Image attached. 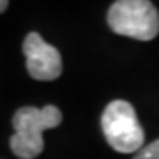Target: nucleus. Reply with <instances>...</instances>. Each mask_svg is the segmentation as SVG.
<instances>
[{
    "label": "nucleus",
    "instance_id": "nucleus-1",
    "mask_svg": "<svg viewBox=\"0 0 159 159\" xmlns=\"http://www.w3.org/2000/svg\"><path fill=\"white\" fill-rule=\"evenodd\" d=\"M62 122V111L48 104L44 108L23 106L12 117L14 134L11 136V150L21 159H35L44 148L43 133Z\"/></svg>",
    "mask_w": 159,
    "mask_h": 159
},
{
    "label": "nucleus",
    "instance_id": "nucleus-2",
    "mask_svg": "<svg viewBox=\"0 0 159 159\" xmlns=\"http://www.w3.org/2000/svg\"><path fill=\"white\" fill-rule=\"evenodd\" d=\"M101 127L108 145L117 152L131 154L143 148V127L131 102L122 99L111 101L102 111Z\"/></svg>",
    "mask_w": 159,
    "mask_h": 159
},
{
    "label": "nucleus",
    "instance_id": "nucleus-3",
    "mask_svg": "<svg viewBox=\"0 0 159 159\" xmlns=\"http://www.w3.org/2000/svg\"><path fill=\"white\" fill-rule=\"evenodd\" d=\"M108 25L119 35L150 41L159 34V12L148 0H119L110 7Z\"/></svg>",
    "mask_w": 159,
    "mask_h": 159
},
{
    "label": "nucleus",
    "instance_id": "nucleus-4",
    "mask_svg": "<svg viewBox=\"0 0 159 159\" xmlns=\"http://www.w3.org/2000/svg\"><path fill=\"white\" fill-rule=\"evenodd\" d=\"M27 71L34 80L51 81L62 74V57L55 46L48 44L37 32H30L23 41Z\"/></svg>",
    "mask_w": 159,
    "mask_h": 159
},
{
    "label": "nucleus",
    "instance_id": "nucleus-5",
    "mask_svg": "<svg viewBox=\"0 0 159 159\" xmlns=\"http://www.w3.org/2000/svg\"><path fill=\"white\" fill-rule=\"evenodd\" d=\"M134 159H159V140L140 148L134 156Z\"/></svg>",
    "mask_w": 159,
    "mask_h": 159
},
{
    "label": "nucleus",
    "instance_id": "nucleus-6",
    "mask_svg": "<svg viewBox=\"0 0 159 159\" xmlns=\"http://www.w3.org/2000/svg\"><path fill=\"white\" fill-rule=\"evenodd\" d=\"M7 7H9V2L7 0H0V12H4Z\"/></svg>",
    "mask_w": 159,
    "mask_h": 159
}]
</instances>
